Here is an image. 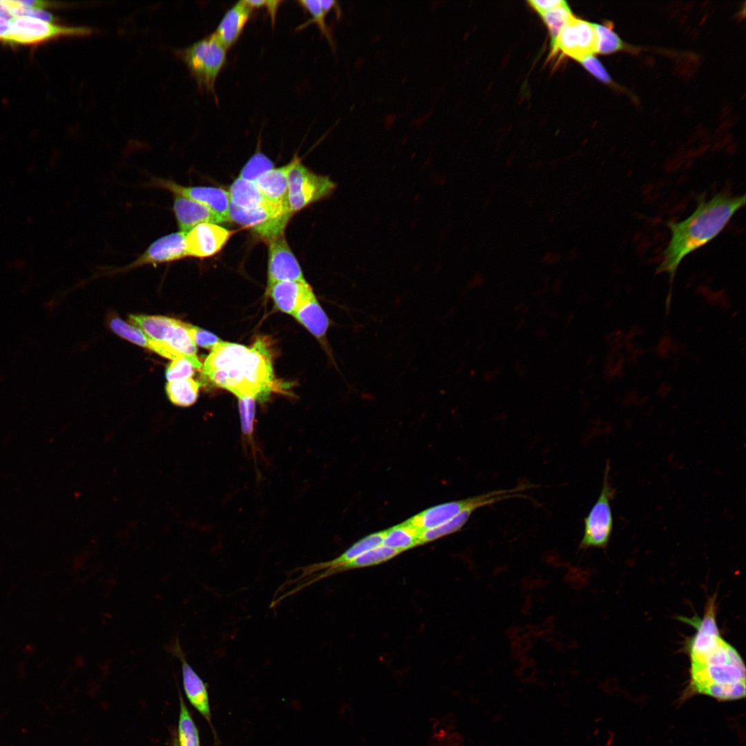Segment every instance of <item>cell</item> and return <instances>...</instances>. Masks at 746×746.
<instances>
[{"label":"cell","instance_id":"74e56055","mask_svg":"<svg viewBox=\"0 0 746 746\" xmlns=\"http://www.w3.org/2000/svg\"><path fill=\"white\" fill-rule=\"evenodd\" d=\"M186 327L194 343L201 347L212 350L222 342L217 336L196 326L186 323Z\"/></svg>","mask_w":746,"mask_h":746},{"label":"cell","instance_id":"60d3db41","mask_svg":"<svg viewBox=\"0 0 746 746\" xmlns=\"http://www.w3.org/2000/svg\"><path fill=\"white\" fill-rule=\"evenodd\" d=\"M11 28L10 20L0 18V41L6 42Z\"/></svg>","mask_w":746,"mask_h":746},{"label":"cell","instance_id":"484cf974","mask_svg":"<svg viewBox=\"0 0 746 746\" xmlns=\"http://www.w3.org/2000/svg\"><path fill=\"white\" fill-rule=\"evenodd\" d=\"M176 319L162 316L131 315L129 322L141 329L149 340L163 342Z\"/></svg>","mask_w":746,"mask_h":746},{"label":"cell","instance_id":"9c48e42d","mask_svg":"<svg viewBox=\"0 0 746 746\" xmlns=\"http://www.w3.org/2000/svg\"><path fill=\"white\" fill-rule=\"evenodd\" d=\"M289 209L278 205L245 209L230 201V221L250 228L267 242L284 234V229L292 216Z\"/></svg>","mask_w":746,"mask_h":746},{"label":"cell","instance_id":"7a4b0ae2","mask_svg":"<svg viewBox=\"0 0 746 746\" xmlns=\"http://www.w3.org/2000/svg\"><path fill=\"white\" fill-rule=\"evenodd\" d=\"M745 195L718 193L701 197L694 212L680 222H668L671 238L662 253L657 273H667L671 285L682 260L714 240L734 215L745 204Z\"/></svg>","mask_w":746,"mask_h":746},{"label":"cell","instance_id":"8fae6325","mask_svg":"<svg viewBox=\"0 0 746 746\" xmlns=\"http://www.w3.org/2000/svg\"><path fill=\"white\" fill-rule=\"evenodd\" d=\"M11 28L6 42L33 44L60 36L86 35L92 32L87 27H67L31 17H18L10 20Z\"/></svg>","mask_w":746,"mask_h":746},{"label":"cell","instance_id":"8992f818","mask_svg":"<svg viewBox=\"0 0 746 746\" xmlns=\"http://www.w3.org/2000/svg\"><path fill=\"white\" fill-rule=\"evenodd\" d=\"M288 173V201L294 213L332 193L335 184L327 176L314 173L295 156Z\"/></svg>","mask_w":746,"mask_h":746},{"label":"cell","instance_id":"277c9868","mask_svg":"<svg viewBox=\"0 0 746 746\" xmlns=\"http://www.w3.org/2000/svg\"><path fill=\"white\" fill-rule=\"evenodd\" d=\"M227 49L213 33L191 46L178 50L198 89L216 95V82L227 62Z\"/></svg>","mask_w":746,"mask_h":746},{"label":"cell","instance_id":"9a60e30c","mask_svg":"<svg viewBox=\"0 0 746 746\" xmlns=\"http://www.w3.org/2000/svg\"><path fill=\"white\" fill-rule=\"evenodd\" d=\"M232 233L217 224H200L186 233L187 256L199 258L213 256L220 251Z\"/></svg>","mask_w":746,"mask_h":746},{"label":"cell","instance_id":"4fadbf2b","mask_svg":"<svg viewBox=\"0 0 746 746\" xmlns=\"http://www.w3.org/2000/svg\"><path fill=\"white\" fill-rule=\"evenodd\" d=\"M269 245L267 287L285 280H305L302 269L284 234L267 242Z\"/></svg>","mask_w":746,"mask_h":746},{"label":"cell","instance_id":"44dd1931","mask_svg":"<svg viewBox=\"0 0 746 746\" xmlns=\"http://www.w3.org/2000/svg\"><path fill=\"white\" fill-rule=\"evenodd\" d=\"M292 161L283 166L274 168L255 183L269 202L288 209V173Z\"/></svg>","mask_w":746,"mask_h":746},{"label":"cell","instance_id":"4dcf8cb0","mask_svg":"<svg viewBox=\"0 0 746 746\" xmlns=\"http://www.w3.org/2000/svg\"><path fill=\"white\" fill-rule=\"evenodd\" d=\"M202 367L198 356H181L169 363L166 370V377L169 382L192 378L195 370L202 369Z\"/></svg>","mask_w":746,"mask_h":746},{"label":"cell","instance_id":"603a6c76","mask_svg":"<svg viewBox=\"0 0 746 746\" xmlns=\"http://www.w3.org/2000/svg\"><path fill=\"white\" fill-rule=\"evenodd\" d=\"M329 351L326 334L331 322L316 296L302 305L293 315Z\"/></svg>","mask_w":746,"mask_h":746},{"label":"cell","instance_id":"4316f807","mask_svg":"<svg viewBox=\"0 0 746 746\" xmlns=\"http://www.w3.org/2000/svg\"><path fill=\"white\" fill-rule=\"evenodd\" d=\"M200 384L192 378L168 382L166 394L175 405L187 407L193 405L198 396Z\"/></svg>","mask_w":746,"mask_h":746},{"label":"cell","instance_id":"7c38bea8","mask_svg":"<svg viewBox=\"0 0 746 746\" xmlns=\"http://www.w3.org/2000/svg\"><path fill=\"white\" fill-rule=\"evenodd\" d=\"M166 649L180 662L183 688L189 701L212 727L207 685L187 661L178 638H175Z\"/></svg>","mask_w":746,"mask_h":746},{"label":"cell","instance_id":"30bf717a","mask_svg":"<svg viewBox=\"0 0 746 746\" xmlns=\"http://www.w3.org/2000/svg\"><path fill=\"white\" fill-rule=\"evenodd\" d=\"M561 52L578 61L597 52L594 25L573 16L561 29L551 54Z\"/></svg>","mask_w":746,"mask_h":746},{"label":"cell","instance_id":"52a82bcc","mask_svg":"<svg viewBox=\"0 0 746 746\" xmlns=\"http://www.w3.org/2000/svg\"><path fill=\"white\" fill-rule=\"evenodd\" d=\"M243 377L244 390L241 396H251L265 401L271 391L280 388L274 378L268 345L262 338H257L249 347L243 365Z\"/></svg>","mask_w":746,"mask_h":746},{"label":"cell","instance_id":"ffe728a7","mask_svg":"<svg viewBox=\"0 0 746 746\" xmlns=\"http://www.w3.org/2000/svg\"><path fill=\"white\" fill-rule=\"evenodd\" d=\"M252 10L245 1H240L228 10L222 18L213 35L227 49L240 38Z\"/></svg>","mask_w":746,"mask_h":746},{"label":"cell","instance_id":"7402d4cb","mask_svg":"<svg viewBox=\"0 0 746 746\" xmlns=\"http://www.w3.org/2000/svg\"><path fill=\"white\" fill-rule=\"evenodd\" d=\"M249 351V347L245 345L222 341L211 350L202 367V374L233 368L242 362Z\"/></svg>","mask_w":746,"mask_h":746},{"label":"cell","instance_id":"83f0119b","mask_svg":"<svg viewBox=\"0 0 746 746\" xmlns=\"http://www.w3.org/2000/svg\"><path fill=\"white\" fill-rule=\"evenodd\" d=\"M180 714L175 746H200L198 729L179 691Z\"/></svg>","mask_w":746,"mask_h":746},{"label":"cell","instance_id":"ba28073f","mask_svg":"<svg viewBox=\"0 0 746 746\" xmlns=\"http://www.w3.org/2000/svg\"><path fill=\"white\" fill-rule=\"evenodd\" d=\"M610 463L607 461L604 472L600 494L584 520V534L580 548H604L607 546L613 529L611 501L615 490L609 480Z\"/></svg>","mask_w":746,"mask_h":746},{"label":"cell","instance_id":"ee69618b","mask_svg":"<svg viewBox=\"0 0 746 746\" xmlns=\"http://www.w3.org/2000/svg\"><path fill=\"white\" fill-rule=\"evenodd\" d=\"M0 18L7 20L14 19L7 0H0Z\"/></svg>","mask_w":746,"mask_h":746},{"label":"cell","instance_id":"e575fe53","mask_svg":"<svg viewBox=\"0 0 746 746\" xmlns=\"http://www.w3.org/2000/svg\"><path fill=\"white\" fill-rule=\"evenodd\" d=\"M110 327L119 336L134 344L149 349V338L137 327L124 322L118 317L111 319Z\"/></svg>","mask_w":746,"mask_h":746},{"label":"cell","instance_id":"1f68e13d","mask_svg":"<svg viewBox=\"0 0 746 746\" xmlns=\"http://www.w3.org/2000/svg\"><path fill=\"white\" fill-rule=\"evenodd\" d=\"M593 25L596 34L597 53L609 54L624 48L623 42L613 31L611 23Z\"/></svg>","mask_w":746,"mask_h":746},{"label":"cell","instance_id":"cb8c5ba5","mask_svg":"<svg viewBox=\"0 0 746 746\" xmlns=\"http://www.w3.org/2000/svg\"><path fill=\"white\" fill-rule=\"evenodd\" d=\"M228 192L230 201L245 209H254L276 205L265 198L255 183L239 178L231 184Z\"/></svg>","mask_w":746,"mask_h":746},{"label":"cell","instance_id":"3957f363","mask_svg":"<svg viewBox=\"0 0 746 746\" xmlns=\"http://www.w3.org/2000/svg\"><path fill=\"white\" fill-rule=\"evenodd\" d=\"M385 530L364 537L337 557L324 562L315 563L294 571L289 579L278 589L285 599L329 575L339 573L341 568L366 551L382 544Z\"/></svg>","mask_w":746,"mask_h":746},{"label":"cell","instance_id":"d590c367","mask_svg":"<svg viewBox=\"0 0 746 746\" xmlns=\"http://www.w3.org/2000/svg\"><path fill=\"white\" fill-rule=\"evenodd\" d=\"M238 399L242 432L249 441H252L256 399L251 396L238 397Z\"/></svg>","mask_w":746,"mask_h":746},{"label":"cell","instance_id":"836d02e7","mask_svg":"<svg viewBox=\"0 0 746 746\" xmlns=\"http://www.w3.org/2000/svg\"><path fill=\"white\" fill-rule=\"evenodd\" d=\"M573 16L566 3L541 15L549 30L551 47L554 46L562 27Z\"/></svg>","mask_w":746,"mask_h":746},{"label":"cell","instance_id":"d6a6232c","mask_svg":"<svg viewBox=\"0 0 746 746\" xmlns=\"http://www.w3.org/2000/svg\"><path fill=\"white\" fill-rule=\"evenodd\" d=\"M274 168V164L269 157L261 152H257L242 167L238 178L256 183L262 175Z\"/></svg>","mask_w":746,"mask_h":746},{"label":"cell","instance_id":"f546056e","mask_svg":"<svg viewBox=\"0 0 746 746\" xmlns=\"http://www.w3.org/2000/svg\"><path fill=\"white\" fill-rule=\"evenodd\" d=\"M399 553L401 552L381 544L363 553L346 564L341 568L340 572L381 564L394 557Z\"/></svg>","mask_w":746,"mask_h":746},{"label":"cell","instance_id":"f35d334b","mask_svg":"<svg viewBox=\"0 0 746 746\" xmlns=\"http://www.w3.org/2000/svg\"><path fill=\"white\" fill-rule=\"evenodd\" d=\"M593 76L600 81L609 84L611 79L602 64L593 56H589L580 61Z\"/></svg>","mask_w":746,"mask_h":746},{"label":"cell","instance_id":"5b68a950","mask_svg":"<svg viewBox=\"0 0 746 746\" xmlns=\"http://www.w3.org/2000/svg\"><path fill=\"white\" fill-rule=\"evenodd\" d=\"M531 488V486L523 485L513 488L496 490L472 497L441 504L428 508L406 521L423 532L440 526L469 507L475 506L479 508L509 499L526 498V496L519 493V492H523Z\"/></svg>","mask_w":746,"mask_h":746},{"label":"cell","instance_id":"5bb4252c","mask_svg":"<svg viewBox=\"0 0 746 746\" xmlns=\"http://www.w3.org/2000/svg\"><path fill=\"white\" fill-rule=\"evenodd\" d=\"M155 184L162 189L200 202L219 215L224 222L230 221V197L228 191L211 186H185L171 180L157 179Z\"/></svg>","mask_w":746,"mask_h":746},{"label":"cell","instance_id":"6da1fadb","mask_svg":"<svg viewBox=\"0 0 746 746\" xmlns=\"http://www.w3.org/2000/svg\"><path fill=\"white\" fill-rule=\"evenodd\" d=\"M715 598H711L700 620L691 624L697 631L688 641L690 689L720 701L745 696V667L738 651L721 636L716 621Z\"/></svg>","mask_w":746,"mask_h":746},{"label":"cell","instance_id":"2e32d148","mask_svg":"<svg viewBox=\"0 0 746 746\" xmlns=\"http://www.w3.org/2000/svg\"><path fill=\"white\" fill-rule=\"evenodd\" d=\"M186 232H175L154 241L135 260L122 269L129 270L146 265H157L182 259L187 256L185 236Z\"/></svg>","mask_w":746,"mask_h":746},{"label":"cell","instance_id":"e0dca14e","mask_svg":"<svg viewBox=\"0 0 746 746\" xmlns=\"http://www.w3.org/2000/svg\"><path fill=\"white\" fill-rule=\"evenodd\" d=\"M280 311L293 315L302 305L315 297L306 280H285L276 283L266 291Z\"/></svg>","mask_w":746,"mask_h":746},{"label":"cell","instance_id":"d6986e66","mask_svg":"<svg viewBox=\"0 0 746 746\" xmlns=\"http://www.w3.org/2000/svg\"><path fill=\"white\" fill-rule=\"evenodd\" d=\"M173 211L180 231L182 232H188L202 223L224 222L219 215L204 204L178 194H174Z\"/></svg>","mask_w":746,"mask_h":746},{"label":"cell","instance_id":"ac0fdd59","mask_svg":"<svg viewBox=\"0 0 746 746\" xmlns=\"http://www.w3.org/2000/svg\"><path fill=\"white\" fill-rule=\"evenodd\" d=\"M149 349L171 360L181 356L197 357V346L186 327V323L178 320L170 327L163 342L149 340Z\"/></svg>","mask_w":746,"mask_h":746},{"label":"cell","instance_id":"8d00e7d4","mask_svg":"<svg viewBox=\"0 0 746 746\" xmlns=\"http://www.w3.org/2000/svg\"><path fill=\"white\" fill-rule=\"evenodd\" d=\"M298 3L312 16V18L308 21L302 24L300 28H304L312 23H316L322 34H323L329 41H331L330 35L325 24V16L328 12L322 6L321 1L302 0L298 1Z\"/></svg>","mask_w":746,"mask_h":746},{"label":"cell","instance_id":"b9f144b4","mask_svg":"<svg viewBox=\"0 0 746 746\" xmlns=\"http://www.w3.org/2000/svg\"><path fill=\"white\" fill-rule=\"evenodd\" d=\"M281 3V1H266L264 8H267L273 23L275 21L276 12Z\"/></svg>","mask_w":746,"mask_h":746},{"label":"cell","instance_id":"7bdbcfd3","mask_svg":"<svg viewBox=\"0 0 746 746\" xmlns=\"http://www.w3.org/2000/svg\"><path fill=\"white\" fill-rule=\"evenodd\" d=\"M25 7L33 9L43 10L50 6V3L43 1H19Z\"/></svg>","mask_w":746,"mask_h":746},{"label":"cell","instance_id":"d4e9b609","mask_svg":"<svg viewBox=\"0 0 746 746\" xmlns=\"http://www.w3.org/2000/svg\"><path fill=\"white\" fill-rule=\"evenodd\" d=\"M421 531L407 521L385 530L382 545L401 553L421 545Z\"/></svg>","mask_w":746,"mask_h":746},{"label":"cell","instance_id":"ab89813d","mask_svg":"<svg viewBox=\"0 0 746 746\" xmlns=\"http://www.w3.org/2000/svg\"><path fill=\"white\" fill-rule=\"evenodd\" d=\"M566 2L564 1H561V0H551V1L534 0V1H528V3L530 4V6L535 10H536L540 15L545 13V12H548V11L553 10V9L557 8V7H560L562 5L564 4Z\"/></svg>","mask_w":746,"mask_h":746},{"label":"cell","instance_id":"f1b7e54d","mask_svg":"<svg viewBox=\"0 0 746 746\" xmlns=\"http://www.w3.org/2000/svg\"><path fill=\"white\" fill-rule=\"evenodd\" d=\"M478 508L475 506L469 507L440 526L423 531L420 536L421 545L459 531L466 524L472 513Z\"/></svg>","mask_w":746,"mask_h":746}]
</instances>
